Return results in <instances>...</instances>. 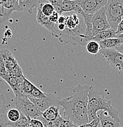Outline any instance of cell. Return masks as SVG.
Here are the masks:
<instances>
[{
    "label": "cell",
    "mask_w": 123,
    "mask_h": 127,
    "mask_svg": "<svg viewBox=\"0 0 123 127\" xmlns=\"http://www.w3.org/2000/svg\"></svg>",
    "instance_id": "cell-38"
},
{
    "label": "cell",
    "mask_w": 123,
    "mask_h": 127,
    "mask_svg": "<svg viewBox=\"0 0 123 127\" xmlns=\"http://www.w3.org/2000/svg\"><path fill=\"white\" fill-rule=\"evenodd\" d=\"M89 88L90 86H77L70 96L61 98L59 102V106L62 108L61 116L77 127L89 122L88 114Z\"/></svg>",
    "instance_id": "cell-1"
},
{
    "label": "cell",
    "mask_w": 123,
    "mask_h": 127,
    "mask_svg": "<svg viewBox=\"0 0 123 127\" xmlns=\"http://www.w3.org/2000/svg\"><path fill=\"white\" fill-rule=\"evenodd\" d=\"M47 1H49V0H47Z\"/></svg>",
    "instance_id": "cell-37"
},
{
    "label": "cell",
    "mask_w": 123,
    "mask_h": 127,
    "mask_svg": "<svg viewBox=\"0 0 123 127\" xmlns=\"http://www.w3.org/2000/svg\"><path fill=\"white\" fill-rule=\"evenodd\" d=\"M7 106H6V98L3 95L0 94V115L6 114Z\"/></svg>",
    "instance_id": "cell-26"
},
{
    "label": "cell",
    "mask_w": 123,
    "mask_h": 127,
    "mask_svg": "<svg viewBox=\"0 0 123 127\" xmlns=\"http://www.w3.org/2000/svg\"><path fill=\"white\" fill-rule=\"evenodd\" d=\"M28 96L30 100L34 103V105L37 107L41 112L51 106H59L61 98L56 96L52 94H46V96L42 98H34Z\"/></svg>",
    "instance_id": "cell-8"
},
{
    "label": "cell",
    "mask_w": 123,
    "mask_h": 127,
    "mask_svg": "<svg viewBox=\"0 0 123 127\" xmlns=\"http://www.w3.org/2000/svg\"><path fill=\"white\" fill-rule=\"evenodd\" d=\"M86 50L88 53L91 55H97L100 50V47L98 42L94 40H90L86 43Z\"/></svg>",
    "instance_id": "cell-20"
},
{
    "label": "cell",
    "mask_w": 123,
    "mask_h": 127,
    "mask_svg": "<svg viewBox=\"0 0 123 127\" xmlns=\"http://www.w3.org/2000/svg\"><path fill=\"white\" fill-rule=\"evenodd\" d=\"M36 21L41 26L48 30L50 33L53 30L55 23H51L49 19V17L43 15L39 7H37Z\"/></svg>",
    "instance_id": "cell-12"
},
{
    "label": "cell",
    "mask_w": 123,
    "mask_h": 127,
    "mask_svg": "<svg viewBox=\"0 0 123 127\" xmlns=\"http://www.w3.org/2000/svg\"><path fill=\"white\" fill-rule=\"evenodd\" d=\"M9 122L6 114L0 115V127H7L9 126Z\"/></svg>",
    "instance_id": "cell-30"
},
{
    "label": "cell",
    "mask_w": 123,
    "mask_h": 127,
    "mask_svg": "<svg viewBox=\"0 0 123 127\" xmlns=\"http://www.w3.org/2000/svg\"><path fill=\"white\" fill-rule=\"evenodd\" d=\"M99 52L113 69L123 71V54L115 48L100 49Z\"/></svg>",
    "instance_id": "cell-6"
},
{
    "label": "cell",
    "mask_w": 123,
    "mask_h": 127,
    "mask_svg": "<svg viewBox=\"0 0 123 127\" xmlns=\"http://www.w3.org/2000/svg\"><path fill=\"white\" fill-rule=\"evenodd\" d=\"M99 124H100V120L99 117H97L91 122H89L88 124L82 125L78 127H99Z\"/></svg>",
    "instance_id": "cell-29"
},
{
    "label": "cell",
    "mask_w": 123,
    "mask_h": 127,
    "mask_svg": "<svg viewBox=\"0 0 123 127\" xmlns=\"http://www.w3.org/2000/svg\"><path fill=\"white\" fill-rule=\"evenodd\" d=\"M6 76H7V70H6V66H5L4 63L2 56L0 53V77L3 79Z\"/></svg>",
    "instance_id": "cell-28"
},
{
    "label": "cell",
    "mask_w": 123,
    "mask_h": 127,
    "mask_svg": "<svg viewBox=\"0 0 123 127\" xmlns=\"http://www.w3.org/2000/svg\"><path fill=\"white\" fill-rule=\"evenodd\" d=\"M62 13L75 12L82 14L83 10L80 7L77 0H63L61 3Z\"/></svg>",
    "instance_id": "cell-13"
},
{
    "label": "cell",
    "mask_w": 123,
    "mask_h": 127,
    "mask_svg": "<svg viewBox=\"0 0 123 127\" xmlns=\"http://www.w3.org/2000/svg\"><path fill=\"white\" fill-rule=\"evenodd\" d=\"M77 2L84 14L92 15L105 7L107 0H77Z\"/></svg>",
    "instance_id": "cell-9"
},
{
    "label": "cell",
    "mask_w": 123,
    "mask_h": 127,
    "mask_svg": "<svg viewBox=\"0 0 123 127\" xmlns=\"http://www.w3.org/2000/svg\"><path fill=\"white\" fill-rule=\"evenodd\" d=\"M12 12V10H7L2 7L0 2V25L10 19Z\"/></svg>",
    "instance_id": "cell-23"
},
{
    "label": "cell",
    "mask_w": 123,
    "mask_h": 127,
    "mask_svg": "<svg viewBox=\"0 0 123 127\" xmlns=\"http://www.w3.org/2000/svg\"><path fill=\"white\" fill-rule=\"evenodd\" d=\"M10 74L12 76H14L18 78H22L24 76L23 74V71H22V69H21V67L18 65V64L17 65L16 67H14V68L10 70Z\"/></svg>",
    "instance_id": "cell-27"
},
{
    "label": "cell",
    "mask_w": 123,
    "mask_h": 127,
    "mask_svg": "<svg viewBox=\"0 0 123 127\" xmlns=\"http://www.w3.org/2000/svg\"><path fill=\"white\" fill-rule=\"evenodd\" d=\"M104 9L111 28L116 31L118 25L123 19V0H107Z\"/></svg>",
    "instance_id": "cell-5"
},
{
    "label": "cell",
    "mask_w": 123,
    "mask_h": 127,
    "mask_svg": "<svg viewBox=\"0 0 123 127\" xmlns=\"http://www.w3.org/2000/svg\"><path fill=\"white\" fill-rule=\"evenodd\" d=\"M116 31L113 30V29L110 28L97 32L96 35L91 39V40H94L99 42L103 40L109 39V38L116 37Z\"/></svg>",
    "instance_id": "cell-15"
},
{
    "label": "cell",
    "mask_w": 123,
    "mask_h": 127,
    "mask_svg": "<svg viewBox=\"0 0 123 127\" xmlns=\"http://www.w3.org/2000/svg\"><path fill=\"white\" fill-rule=\"evenodd\" d=\"M1 5L4 8L12 12H21L18 4V0H0Z\"/></svg>",
    "instance_id": "cell-18"
},
{
    "label": "cell",
    "mask_w": 123,
    "mask_h": 127,
    "mask_svg": "<svg viewBox=\"0 0 123 127\" xmlns=\"http://www.w3.org/2000/svg\"><path fill=\"white\" fill-rule=\"evenodd\" d=\"M37 7L40 8L41 12L43 13V15L47 17H50L55 11V9L53 5L47 0H41L40 2Z\"/></svg>",
    "instance_id": "cell-17"
},
{
    "label": "cell",
    "mask_w": 123,
    "mask_h": 127,
    "mask_svg": "<svg viewBox=\"0 0 123 127\" xmlns=\"http://www.w3.org/2000/svg\"><path fill=\"white\" fill-rule=\"evenodd\" d=\"M116 37H117L118 39L120 40L121 44H123V33L121 34H118V35H116Z\"/></svg>",
    "instance_id": "cell-35"
},
{
    "label": "cell",
    "mask_w": 123,
    "mask_h": 127,
    "mask_svg": "<svg viewBox=\"0 0 123 127\" xmlns=\"http://www.w3.org/2000/svg\"><path fill=\"white\" fill-rule=\"evenodd\" d=\"M91 25L93 37L99 32L111 28L107 20L104 7L101 8L98 11L92 14L91 17Z\"/></svg>",
    "instance_id": "cell-7"
},
{
    "label": "cell",
    "mask_w": 123,
    "mask_h": 127,
    "mask_svg": "<svg viewBox=\"0 0 123 127\" xmlns=\"http://www.w3.org/2000/svg\"><path fill=\"white\" fill-rule=\"evenodd\" d=\"M43 119L47 122L53 123L60 116V106H51L42 112Z\"/></svg>",
    "instance_id": "cell-11"
},
{
    "label": "cell",
    "mask_w": 123,
    "mask_h": 127,
    "mask_svg": "<svg viewBox=\"0 0 123 127\" xmlns=\"http://www.w3.org/2000/svg\"><path fill=\"white\" fill-rule=\"evenodd\" d=\"M99 111H106L112 118L120 122L118 111L112 106V101L105 98L102 92L96 90L92 86H90L88 92V100L89 122L97 118L96 114Z\"/></svg>",
    "instance_id": "cell-3"
},
{
    "label": "cell",
    "mask_w": 123,
    "mask_h": 127,
    "mask_svg": "<svg viewBox=\"0 0 123 127\" xmlns=\"http://www.w3.org/2000/svg\"><path fill=\"white\" fill-rule=\"evenodd\" d=\"M59 15H60L58 14L57 12L54 11L53 12V14L49 17V19L50 22H51V23H57L59 17Z\"/></svg>",
    "instance_id": "cell-32"
},
{
    "label": "cell",
    "mask_w": 123,
    "mask_h": 127,
    "mask_svg": "<svg viewBox=\"0 0 123 127\" xmlns=\"http://www.w3.org/2000/svg\"><path fill=\"white\" fill-rule=\"evenodd\" d=\"M30 118L25 116L22 112H21L20 117L15 122H9V126L12 127H25L30 125Z\"/></svg>",
    "instance_id": "cell-19"
},
{
    "label": "cell",
    "mask_w": 123,
    "mask_h": 127,
    "mask_svg": "<svg viewBox=\"0 0 123 127\" xmlns=\"http://www.w3.org/2000/svg\"><path fill=\"white\" fill-rule=\"evenodd\" d=\"M100 49H113L121 44L120 40L117 37L107 39L99 42Z\"/></svg>",
    "instance_id": "cell-16"
},
{
    "label": "cell",
    "mask_w": 123,
    "mask_h": 127,
    "mask_svg": "<svg viewBox=\"0 0 123 127\" xmlns=\"http://www.w3.org/2000/svg\"><path fill=\"white\" fill-rule=\"evenodd\" d=\"M66 15L65 30L51 34L64 43L86 45L88 42L86 35V25L81 14L75 12L64 13Z\"/></svg>",
    "instance_id": "cell-2"
},
{
    "label": "cell",
    "mask_w": 123,
    "mask_h": 127,
    "mask_svg": "<svg viewBox=\"0 0 123 127\" xmlns=\"http://www.w3.org/2000/svg\"><path fill=\"white\" fill-rule=\"evenodd\" d=\"M41 0H18V4L21 12H26L32 14L33 9L37 7Z\"/></svg>",
    "instance_id": "cell-14"
},
{
    "label": "cell",
    "mask_w": 123,
    "mask_h": 127,
    "mask_svg": "<svg viewBox=\"0 0 123 127\" xmlns=\"http://www.w3.org/2000/svg\"><path fill=\"white\" fill-rule=\"evenodd\" d=\"M96 116L100 120L99 127H121L120 122L112 118L106 111H99Z\"/></svg>",
    "instance_id": "cell-10"
},
{
    "label": "cell",
    "mask_w": 123,
    "mask_h": 127,
    "mask_svg": "<svg viewBox=\"0 0 123 127\" xmlns=\"http://www.w3.org/2000/svg\"><path fill=\"white\" fill-rule=\"evenodd\" d=\"M115 49H116L117 51H118L119 52L123 54V44H121L120 46L117 47Z\"/></svg>",
    "instance_id": "cell-34"
},
{
    "label": "cell",
    "mask_w": 123,
    "mask_h": 127,
    "mask_svg": "<svg viewBox=\"0 0 123 127\" xmlns=\"http://www.w3.org/2000/svg\"><path fill=\"white\" fill-rule=\"evenodd\" d=\"M21 112L17 108H12L9 109L6 112V116L9 122H15L20 117Z\"/></svg>",
    "instance_id": "cell-22"
},
{
    "label": "cell",
    "mask_w": 123,
    "mask_h": 127,
    "mask_svg": "<svg viewBox=\"0 0 123 127\" xmlns=\"http://www.w3.org/2000/svg\"><path fill=\"white\" fill-rule=\"evenodd\" d=\"M53 125L54 127H77L73 123L67 120H65L60 116L58 118L53 122Z\"/></svg>",
    "instance_id": "cell-21"
},
{
    "label": "cell",
    "mask_w": 123,
    "mask_h": 127,
    "mask_svg": "<svg viewBox=\"0 0 123 127\" xmlns=\"http://www.w3.org/2000/svg\"><path fill=\"white\" fill-rule=\"evenodd\" d=\"M46 94L47 93L41 91L36 86H34L30 94L28 95V96L34 98H44L46 96Z\"/></svg>",
    "instance_id": "cell-25"
},
{
    "label": "cell",
    "mask_w": 123,
    "mask_h": 127,
    "mask_svg": "<svg viewBox=\"0 0 123 127\" xmlns=\"http://www.w3.org/2000/svg\"><path fill=\"white\" fill-rule=\"evenodd\" d=\"M30 125L34 127H44L43 124L41 120L36 119H30Z\"/></svg>",
    "instance_id": "cell-31"
},
{
    "label": "cell",
    "mask_w": 123,
    "mask_h": 127,
    "mask_svg": "<svg viewBox=\"0 0 123 127\" xmlns=\"http://www.w3.org/2000/svg\"><path fill=\"white\" fill-rule=\"evenodd\" d=\"M7 127H11V126H9H9Z\"/></svg>",
    "instance_id": "cell-36"
},
{
    "label": "cell",
    "mask_w": 123,
    "mask_h": 127,
    "mask_svg": "<svg viewBox=\"0 0 123 127\" xmlns=\"http://www.w3.org/2000/svg\"><path fill=\"white\" fill-rule=\"evenodd\" d=\"M122 33H123V19L118 23L116 31V35L121 34H122Z\"/></svg>",
    "instance_id": "cell-33"
},
{
    "label": "cell",
    "mask_w": 123,
    "mask_h": 127,
    "mask_svg": "<svg viewBox=\"0 0 123 127\" xmlns=\"http://www.w3.org/2000/svg\"></svg>",
    "instance_id": "cell-39"
},
{
    "label": "cell",
    "mask_w": 123,
    "mask_h": 127,
    "mask_svg": "<svg viewBox=\"0 0 123 127\" xmlns=\"http://www.w3.org/2000/svg\"><path fill=\"white\" fill-rule=\"evenodd\" d=\"M35 86L27 79L25 76L23 77V82H22V91L26 95L30 94Z\"/></svg>",
    "instance_id": "cell-24"
},
{
    "label": "cell",
    "mask_w": 123,
    "mask_h": 127,
    "mask_svg": "<svg viewBox=\"0 0 123 127\" xmlns=\"http://www.w3.org/2000/svg\"><path fill=\"white\" fill-rule=\"evenodd\" d=\"M16 108L26 117L30 119H36L41 120L43 124L44 127L49 125V122L46 121L42 116V112L34 105L27 95L20 92L15 95Z\"/></svg>",
    "instance_id": "cell-4"
}]
</instances>
